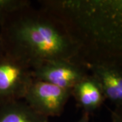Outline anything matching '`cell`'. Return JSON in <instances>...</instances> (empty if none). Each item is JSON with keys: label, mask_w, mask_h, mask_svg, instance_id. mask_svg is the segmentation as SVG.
I'll return each instance as SVG.
<instances>
[{"label": "cell", "mask_w": 122, "mask_h": 122, "mask_svg": "<svg viewBox=\"0 0 122 122\" xmlns=\"http://www.w3.org/2000/svg\"><path fill=\"white\" fill-rule=\"evenodd\" d=\"M41 8L56 17L79 48L78 61L87 66L122 68V0H45Z\"/></svg>", "instance_id": "6da1fadb"}, {"label": "cell", "mask_w": 122, "mask_h": 122, "mask_svg": "<svg viewBox=\"0 0 122 122\" xmlns=\"http://www.w3.org/2000/svg\"><path fill=\"white\" fill-rule=\"evenodd\" d=\"M0 40L6 54L30 69L44 61L78 62V45L63 23L44 9L33 8L31 5L0 26Z\"/></svg>", "instance_id": "7a4b0ae2"}, {"label": "cell", "mask_w": 122, "mask_h": 122, "mask_svg": "<svg viewBox=\"0 0 122 122\" xmlns=\"http://www.w3.org/2000/svg\"><path fill=\"white\" fill-rule=\"evenodd\" d=\"M33 79L30 67L0 53V105L23 100Z\"/></svg>", "instance_id": "3957f363"}, {"label": "cell", "mask_w": 122, "mask_h": 122, "mask_svg": "<svg viewBox=\"0 0 122 122\" xmlns=\"http://www.w3.org/2000/svg\"><path fill=\"white\" fill-rule=\"evenodd\" d=\"M71 96V90L33 79L23 100L36 113L48 118L61 115Z\"/></svg>", "instance_id": "277c9868"}, {"label": "cell", "mask_w": 122, "mask_h": 122, "mask_svg": "<svg viewBox=\"0 0 122 122\" xmlns=\"http://www.w3.org/2000/svg\"><path fill=\"white\" fill-rule=\"evenodd\" d=\"M33 78L66 89L72 88L86 76L87 66L75 61H44L31 68Z\"/></svg>", "instance_id": "5b68a950"}, {"label": "cell", "mask_w": 122, "mask_h": 122, "mask_svg": "<svg viewBox=\"0 0 122 122\" xmlns=\"http://www.w3.org/2000/svg\"><path fill=\"white\" fill-rule=\"evenodd\" d=\"M87 68L100 83L106 100L115 105V109L122 110V68L105 64L89 65Z\"/></svg>", "instance_id": "8992f818"}, {"label": "cell", "mask_w": 122, "mask_h": 122, "mask_svg": "<svg viewBox=\"0 0 122 122\" xmlns=\"http://www.w3.org/2000/svg\"><path fill=\"white\" fill-rule=\"evenodd\" d=\"M71 96L88 114L99 109L106 100L100 83L90 73L72 88Z\"/></svg>", "instance_id": "52a82bcc"}, {"label": "cell", "mask_w": 122, "mask_h": 122, "mask_svg": "<svg viewBox=\"0 0 122 122\" xmlns=\"http://www.w3.org/2000/svg\"><path fill=\"white\" fill-rule=\"evenodd\" d=\"M0 122H49L23 100L0 105Z\"/></svg>", "instance_id": "ba28073f"}, {"label": "cell", "mask_w": 122, "mask_h": 122, "mask_svg": "<svg viewBox=\"0 0 122 122\" xmlns=\"http://www.w3.org/2000/svg\"><path fill=\"white\" fill-rule=\"evenodd\" d=\"M30 5L28 0H0V26L14 14Z\"/></svg>", "instance_id": "9c48e42d"}, {"label": "cell", "mask_w": 122, "mask_h": 122, "mask_svg": "<svg viewBox=\"0 0 122 122\" xmlns=\"http://www.w3.org/2000/svg\"><path fill=\"white\" fill-rule=\"evenodd\" d=\"M111 122H122V110L114 109L111 111Z\"/></svg>", "instance_id": "30bf717a"}, {"label": "cell", "mask_w": 122, "mask_h": 122, "mask_svg": "<svg viewBox=\"0 0 122 122\" xmlns=\"http://www.w3.org/2000/svg\"><path fill=\"white\" fill-rule=\"evenodd\" d=\"M77 122H90V114L83 112L81 117Z\"/></svg>", "instance_id": "8fae6325"}, {"label": "cell", "mask_w": 122, "mask_h": 122, "mask_svg": "<svg viewBox=\"0 0 122 122\" xmlns=\"http://www.w3.org/2000/svg\"><path fill=\"white\" fill-rule=\"evenodd\" d=\"M4 50H3V48H2V46H1V40H0V53L3 52Z\"/></svg>", "instance_id": "7c38bea8"}]
</instances>
